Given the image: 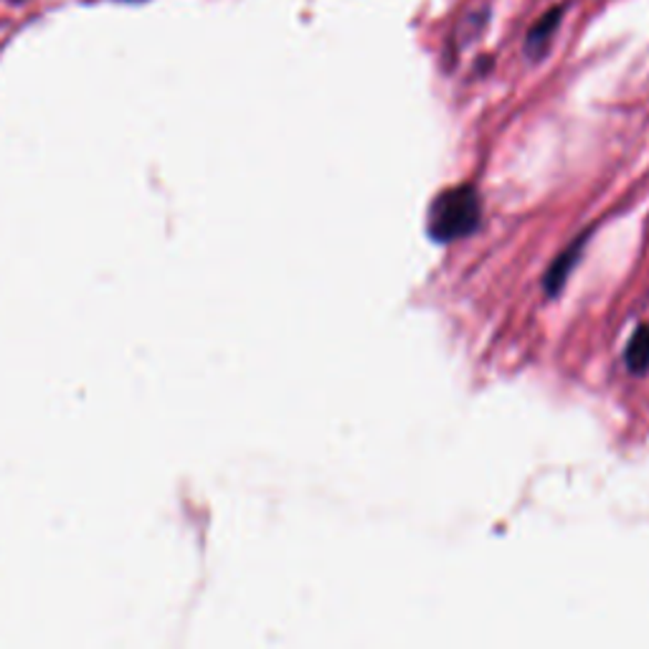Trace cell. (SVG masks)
Returning a JSON list of instances; mask_svg holds the SVG:
<instances>
[{"label":"cell","instance_id":"obj_1","mask_svg":"<svg viewBox=\"0 0 649 649\" xmlns=\"http://www.w3.org/2000/svg\"><path fill=\"white\" fill-rule=\"evenodd\" d=\"M480 218V193L472 186L450 188L434 198L432 210H429V231H432L436 241L450 244L475 231Z\"/></svg>","mask_w":649,"mask_h":649},{"label":"cell","instance_id":"obj_2","mask_svg":"<svg viewBox=\"0 0 649 649\" xmlns=\"http://www.w3.org/2000/svg\"><path fill=\"white\" fill-rule=\"evenodd\" d=\"M566 11H568V3H558V6H550L546 13L540 16L538 21L530 25L528 37H525V56L538 61L548 54L550 49V41H554L556 31L560 29V23L566 19Z\"/></svg>","mask_w":649,"mask_h":649},{"label":"cell","instance_id":"obj_4","mask_svg":"<svg viewBox=\"0 0 649 649\" xmlns=\"http://www.w3.org/2000/svg\"><path fill=\"white\" fill-rule=\"evenodd\" d=\"M625 363L631 373H645L649 368V322L631 336L625 350Z\"/></svg>","mask_w":649,"mask_h":649},{"label":"cell","instance_id":"obj_3","mask_svg":"<svg viewBox=\"0 0 649 649\" xmlns=\"http://www.w3.org/2000/svg\"><path fill=\"white\" fill-rule=\"evenodd\" d=\"M581 249H584V241H574V247L566 249L554 261V267H550L548 275H546V289H548V295H558L560 289H564V282H566L568 271L574 269V265H576V259H578V254H581Z\"/></svg>","mask_w":649,"mask_h":649}]
</instances>
